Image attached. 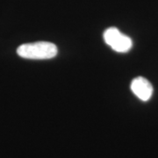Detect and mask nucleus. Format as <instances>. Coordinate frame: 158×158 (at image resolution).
Segmentation results:
<instances>
[{
    "label": "nucleus",
    "mask_w": 158,
    "mask_h": 158,
    "mask_svg": "<svg viewBox=\"0 0 158 158\" xmlns=\"http://www.w3.org/2000/svg\"><path fill=\"white\" fill-rule=\"evenodd\" d=\"M104 40L108 46L118 53H127L133 47L131 38L120 33L116 27H109L106 29L104 33Z\"/></svg>",
    "instance_id": "obj_2"
},
{
    "label": "nucleus",
    "mask_w": 158,
    "mask_h": 158,
    "mask_svg": "<svg viewBox=\"0 0 158 158\" xmlns=\"http://www.w3.org/2000/svg\"><path fill=\"white\" fill-rule=\"evenodd\" d=\"M58 49L56 46L48 41H37L20 45L17 54L22 58L33 60H46L56 56Z\"/></svg>",
    "instance_id": "obj_1"
},
{
    "label": "nucleus",
    "mask_w": 158,
    "mask_h": 158,
    "mask_svg": "<svg viewBox=\"0 0 158 158\" xmlns=\"http://www.w3.org/2000/svg\"><path fill=\"white\" fill-rule=\"evenodd\" d=\"M131 90L142 101L150 99L153 94V86L149 81L142 77H138L131 83Z\"/></svg>",
    "instance_id": "obj_3"
}]
</instances>
